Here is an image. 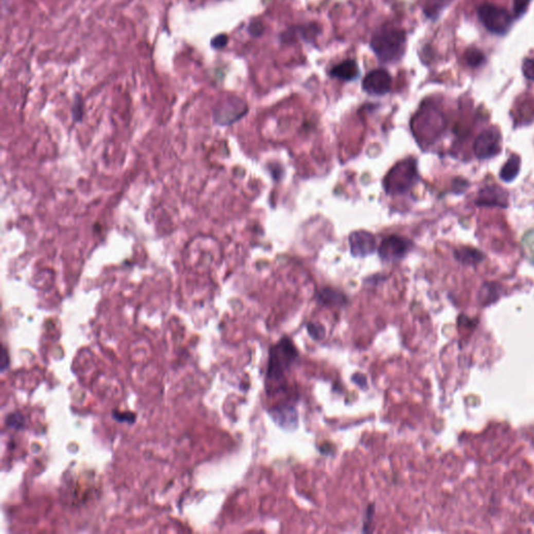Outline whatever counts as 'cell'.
<instances>
[{
  "label": "cell",
  "instance_id": "obj_1",
  "mask_svg": "<svg viewBox=\"0 0 534 534\" xmlns=\"http://www.w3.org/2000/svg\"><path fill=\"white\" fill-rule=\"evenodd\" d=\"M298 359V351L293 341L287 337H282L270 350L269 364L265 377V393L274 397L287 388V372L290 371L292 364Z\"/></svg>",
  "mask_w": 534,
  "mask_h": 534
},
{
  "label": "cell",
  "instance_id": "obj_2",
  "mask_svg": "<svg viewBox=\"0 0 534 534\" xmlns=\"http://www.w3.org/2000/svg\"><path fill=\"white\" fill-rule=\"evenodd\" d=\"M370 48L379 62L397 63L405 55L406 32L403 28L393 25L380 27L371 37Z\"/></svg>",
  "mask_w": 534,
  "mask_h": 534
},
{
  "label": "cell",
  "instance_id": "obj_3",
  "mask_svg": "<svg viewBox=\"0 0 534 534\" xmlns=\"http://www.w3.org/2000/svg\"><path fill=\"white\" fill-rule=\"evenodd\" d=\"M418 180L417 163L414 158H407L398 162L385 175L383 187L391 197L401 195L415 185Z\"/></svg>",
  "mask_w": 534,
  "mask_h": 534
},
{
  "label": "cell",
  "instance_id": "obj_4",
  "mask_svg": "<svg viewBox=\"0 0 534 534\" xmlns=\"http://www.w3.org/2000/svg\"><path fill=\"white\" fill-rule=\"evenodd\" d=\"M478 17L487 30L495 34H505L512 23L507 10L491 4H483L478 8Z\"/></svg>",
  "mask_w": 534,
  "mask_h": 534
},
{
  "label": "cell",
  "instance_id": "obj_5",
  "mask_svg": "<svg viewBox=\"0 0 534 534\" xmlns=\"http://www.w3.org/2000/svg\"><path fill=\"white\" fill-rule=\"evenodd\" d=\"M413 247V243L406 237L390 235L381 242L378 254L383 262H398Z\"/></svg>",
  "mask_w": 534,
  "mask_h": 534
},
{
  "label": "cell",
  "instance_id": "obj_6",
  "mask_svg": "<svg viewBox=\"0 0 534 534\" xmlns=\"http://www.w3.org/2000/svg\"><path fill=\"white\" fill-rule=\"evenodd\" d=\"M322 32V26L316 22L292 25L280 33L282 44H294L297 41L312 43Z\"/></svg>",
  "mask_w": 534,
  "mask_h": 534
},
{
  "label": "cell",
  "instance_id": "obj_7",
  "mask_svg": "<svg viewBox=\"0 0 534 534\" xmlns=\"http://www.w3.org/2000/svg\"><path fill=\"white\" fill-rule=\"evenodd\" d=\"M474 151L477 158L489 159L501 151V134L498 129L490 128L483 131L476 139Z\"/></svg>",
  "mask_w": 534,
  "mask_h": 534
},
{
  "label": "cell",
  "instance_id": "obj_8",
  "mask_svg": "<svg viewBox=\"0 0 534 534\" xmlns=\"http://www.w3.org/2000/svg\"><path fill=\"white\" fill-rule=\"evenodd\" d=\"M393 85L390 73L383 68L369 71L362 82V89L369 95L383 96L387 94Z\"/></svg>",
  "mask_w": 534,
  "mask_h": 534
},
{
  "label": "cell",
  "instance_id": "obj_9",
  "mask_svg": "<svg viewBox=\"0 0 534 534\" xmlns=\"http://www.w3.org/2000/svg\"><path fill=\"white\" fill-rule=\"evenodd\" d=\"M247 104L240 98L231 97L222 101L215 110V120L220 124H231L247 113Z\"/></svg>",
  "mask_w": 534,
  "mask_h": 534
},
{
  "label": "cell",
  "instance_id": "obj_10",
  "mask_svg": "<svg viewBox=\"0 0 534 534\" xmlns=\"http://www.w3.org/2000/svg\"><path fill=\"white\" fill-rule=\"evenodd\" d=\"M351 253L355 257H366L377 248L376 237L364 230L353 232L349 237Z\"/></svg>",
  "mask_w": 534,
  "mask_h": 534
},
{
  "label": "cell",
  "instance_id": "obj_11",
  "mask_svg": "<svg viewBox=\"0 0 534 534\" xmlns=\"http://www.w3.org/2000/svg\"><path fill=\"white\" fill-rule=\"evenodd\" d=\"M475 204L484 207L506 208L508 206V194L497 185L484 187L480 190Z\"/></svg>",
  "mask_w": 534,
  "mask_h": 534
},
{
  "label": "cell",
  "instance_id": "obj_12",
  "mask_svg": "<svg viewBox=\"0 0 534 534\" xmlns=\"http://www.w3.org/2000/svg\"><path fill=\"white\" fill-rule=\"evenodd\" d=\"M276 424L285 430H294L297 427V412L290 404H281L271 410Z\"/></svg>",
  "mask_w": 534,
  "mask_h": 534
},
{
  "label": "cell",
  "instance_id": "obj_13",
  "mask_svg": "<svg viewBox=\"0 0 534 534\" xmlns=\"http://www.w3.org/2000/svg\"><path fill=\"white\" fill-rule=\"evenodd\" d=\"M316 300L321 306L329 308H342L349 301L348 296L342 291L330 287L321 289L316 294Z\"/></svg>",
  "mask_w": 534,
  "mask_h": 534
},
{
  "label": "cell",
  "instance_id": "obj_14",
  "mask_svg": "<svg viewBox=\"0 0 534 534\" xmlns=\"http://www.w3.org/2000/svg\"><path fill=\"white\" fill-rule=\"evenodd\" d=\"M329 74L331 78L342 82H353L359 78L360 69L355 60H346L335 65Z\"/></svg>",
  "mask_w": 534,
  "mask_h": 534
},
{
  "label": "cell",
  "instance_id": "obj_15",
  "mask_svg": "<svg viewBox=\"0 0 534 534\" xmlns=\"http://www.w3.org/2000/svg\"><path fill=\"white\" fill-rule=\"evenodd\" d=\"M454 255L457 260L465 264H476L481 262L484 258L483 254L480 251L472 247L457 248Z\"/></svg>",
  "mask_w": 534,
  "mask_h": 534
},
{
  "label": "cell",
  "instance_id": "obj_16",
  "mask_svg": "<svg viewBox=\"0 0 534 534\" xmlns=\"http://www.w3.org/2000/svg\"><path fill=\"white\" fill-rule=\"evenodd\" d=\"M520 167H521L520 157L517 155H512L506 161V163L503 165L501 172H500V177L505 182L512 181L519 174Z\"/></svg>",
  "mask_w": 534,
  "mask_h": 534
},
{
  "label": "cell",
  "instance_id": "obj_17",
  "mask_svg": "<svg viewBox=\"0 0 534 534\" xmlns=\"http://www.w3.org/2000/svg\"><path fill=\"white\" fill-rule=\"evenodd\" d=\"M522 247L527 259L534 264V228H530L522 238Z\"/></svg>",
  "mask_w": 534,
  "mask_h": 534
},
{
  "label": "cell",
  "instance_id": "obj_18",
  "mask_svg": "<svg viewBox=\"0 0 534 534\" xmlns=\"http://www.w3.org/2000/svg\"><path fill=\"white\" fill-rule=\"evenodd\" d=\"M307 331L312 339L315 341H321L326 337V328L322 324L317 323H308Z\"/></svg>",
  "mask_w": 534,
  "mask_h": 534
},
{
  "label": "cell",
  "instance_id": "obj_19",
  "mask_svg": "<svg viewBox=\"0 0 534 534\" xmlns=\"http://www.w3.org/2000/svg\"><path fill=\"white\" fill-rule=\"evenodd\" d=\"M466 60L470 66L478 67L484 62V55L479 49H469L466 52Z\"/></svg>",
  "mask_w": 534,
  "mask_h": 534
},
{
  "label": "cell",
  "instance_id": "obj_20",
  "mask_svg": "<svg viewBox=\"0 0 534 534\" xmlns=\"http://www.w3.org/2000/svg\"><path fill=\"white\" fill-rule=\"evenodd\" d=\"M264 30H265V27H264V24L261 20L259 19H254L250 22L248 26H247V31L248 33L254 37V38H259L261 37L263 33H264Z\"/></svg>",
  "mask_w": 534,
  "mask_h": 534
},
{
  "label": "cell",
  "instance_id": "obj_21",
  "mask_svg": "<svg viewBox=\"0 0 534 534\" xmlns=\"http://www.w3.org/2000/svg\"><path fill=\"white\" fill-rule=\"evenodd\" d=\"M440 3L441 0H435V2L431 0V2H428V4L424 7V13L428 16V18H434L438 15L439 11L443 7L440 5Z\"/></svg>",
  "mask_w": 534,
  "mask_h": 534
},
{
  "label": "cell",
  "instance_id": "obj_22",
  "mask_svg": "<svg viewBox=\"0 0 534 534\" xmlns=\"http://www.w3.org/2000/svg\"><path fill=\"white\" fill-rule=\"evenodd\" d=\"M375 503H370L367 508H366V511H365V517H364V522H363V529H362V532L364 533H367V532H371L372 529L370 528L371 526V523L373 521V517H375Z\"/></svg>",
  "mask_w": 534,
  "mask_h": 534
},
{
  "label": "cell",
  "instance_id": "obj_23",
  "mask_svg": "<svg viewBox=\"0 0 534 534\" xmlns=\"http://www.w3.org/2000/svg\"><path fill=\"white\" fill-rule=\"evenodd\" d=\"M72 113H73V116H74L75 120L79 121V120L82 119L83 113H84V104H83V99H82L80 94H78V95L75 96L74 104H73V108H72Z\"/></svg>",
  "mask_w": 534,
  "mask_h": 534
},
{
  "label": "cell",
  "instance_id": "obj_24",
  "mask_svg": "<svg viewBox=\"0 0 534 534\" xmlns=\"http://www.w3.org/2000/svg\"><path fill=\"white\" fill-rule=\"evenodd\" d=\"M228 43V37L227 34L225 33H219L217 35H215L214 38H212L211 40V47L216 49V50H219V49H222L224 48Z\"/></svg>",
  "mask_w": 534,
  "mask_h": 534
},
{
  "label": "cell",
  "instance_id": "obj_25",
  "mask_svg": "<svg viewBox=\"0 0 534 534\" xmlns=\"http://www.w3.org/2000/svg\"><path fill=\"white\" fill-rule=\"evenodd\" d=\"M530 3H531V0H514L513 11H514L515 18H520L526 13Z\"/></svg>",
  "mask_w": 534,
  "mask_h": 534
},
{
  "label": "cell",
  "instance_id": "obj_26",
  "mask_svg": "<svg viewBox=\"0 0 534 534\" xmlns=\"http://www.w3.org/2000/svg\"><path fill=\"white\" fill-rule=\"evenodd\" d=\"M523 73L530 81H534V58H528L523 63Z\"/></svg>",
  "mask_w": 534,
  "mask_h": 534
},
{
  "label": "cell",
  "instance_id": "obj_27",
  "mask_svg": "<svg viewBox=\"0 0 534 534\" xmlns=\"http://www.w3.org/2000/svg\"><path fill=\"white\" fill-rule=\"evenodd\" d=\"M24 421H23V416L20 414V413H13V414H10L7 418V425L8 427H11V428H20L22 427Z\"/></svg>",
  "mask_w": 534,
  "mask_h": 534
},
{
  "label": "cell",
  "instance_id": "obj_28",
  "mask_svg": "<svg viewBox=\"0 0 534 534\" xmlns=\"http://www.w3.org/2000/svg\"><path fill=\"white\" fill-rule=\"evenodd\" d=\"M113 416L119 422H127V423L135 422V414H133L131 412H127V413L126 412L124 413L113 412Z\"/></svg>",
  "mask_w": 534,
  "mask_h": 534
},
{
  "label": "cell",
  "instance_id": "obj_29",
  "mask_svg": "<svg viewBox=\"0 0 534 534\" xmlns=\"http://www.w3.org/2000/svg\"><path fill=\"white\" fill-rule=\"evenodd\" d=\"M352 381H354V382L360 387V388H367V379L364 375L362 373H355L353 375L352 377Z\"/></svg>",
  "mask_w": 534,
  "mask_h": 534
},
{
  "label": "cell",
  "instance_id": "obj_30",
  "mask_svg": "<svg viewBox=\"0 0 534 534\" xmlns=\"http://www.w3.org/2000/svg\"><path fill=\"white\" fill-rule=\"evenodd\" d=\"M8 364H9V361H8V357H7V352H6V350H4L3 351V355H2V368H3V370H5L7 368Z\"/></svg>",
  "mask_w": 534,
  "mask_h": 534
}]
</instances>
